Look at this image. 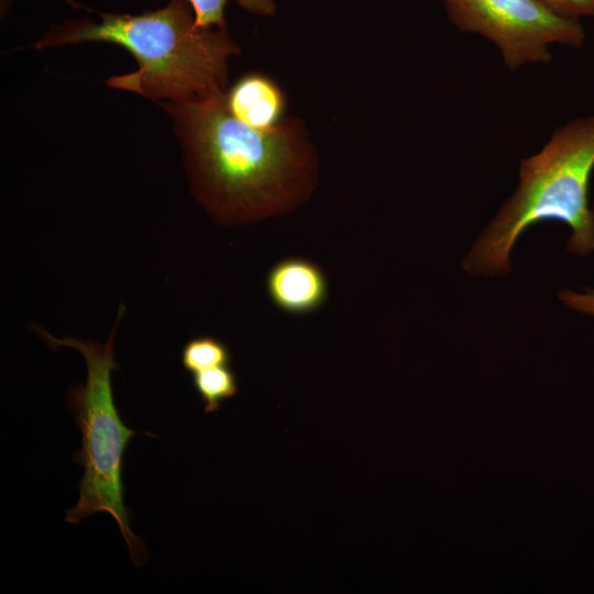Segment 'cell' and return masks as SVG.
<instances>
[{
    "label": "cell",
    "instance_id": "52a82bcc",
    "mask_svg": "<svg viewBox=\"0 0 594 594\" xmlns=\"http://www.w3.org/2000/svg\"><path fill=\"white\" fill-rule=\"evenodd\" d=\"M224 103L237 120L261 131L278 128L285 108L279 88L260 74L240 78L224 95Z\"/></svg>",
    "mask_w": 594,
    "mask_h": 594
},
{
    "label": "cell",
    "instance_id": "8fae6325",
    "mask_svg": "<svg viewBox=\"0 0 594 594\" xmlns=\"http://www.w3.org/2000/svg\"><path fill=\"white\" fill-rule=\"evenodd\" d=\"M557 14L579 20L581 16H594V0H541Z\"/></svg>",
    "mask_w": 594,
    "mask_h": 594
},
{
    "label": "cell",
    "instance_id": "7c38bea8",
    "mask_svg": "<svg viewBox=\"0 0 594 594\" xmlns=\"http://www.w3.org/2000/svg\"><path fill=\"white\" fill-rule=\"evenodd\" d=\"M558 296L569 308L594 317V288H585L583 292L564 289Z\"/></svg>",
    "mask_w": 594,
    "mask_h": 594
},
{
    "label": "cell",
    "instance_id": "9c48e42d",
    "mask_svg": "<svg viewBox=\"0 0 594 594\" xmlns=\"http://www.w3.org/2000/svg\"><path fill=\"white\" fill-rule=\"evenodd\" d=\"M231 350L226 342L213 336L189 339L180 352L183 369L191 375L207 369L230 365Z\"/></svg>",
    "mask_w": 594,
    "mask_h": 594
},
{
    "label": "cell",
    "instance_id": "5b68a950",
    "mask_svg": "<svg viewBox=\"0 0 594 594\" xmlns=\"http://www.w3.org/2000/svg\"><path fill=\"white\" fill-rule=\"evenodd\" d=\"M441 1L460 30L495 43L510 69L549 62L553 43L580 47L584 42L579 20L557 14L541 0Z\"/></svg>",
    "mask_w": 594,
    "mask_h": 594
},
{
    "label": "cell",
    "instance_id": "6da1fadb",
    "mask_svg": "<svg viewBox=\"0 0 594 594\" xmlns=\"http://www.w3.org/2000/svg\"><path fill=\"white\" fill-rule=\"evenodd\" d=\"M168 110L199 197L218 220L244 223L279 215L306 195L308 161L286 128L248 127L228 111L221 91Z\"/></svg>",
    "mask_w": 594,
    "mask_h": 594
},
{
    "label": "cell",
    "instance_id": "ba28073f",
    "mask_svg": "<svg viewBox=\"0 0 594 594\" xmlns=\"http://www.w3.org/2000/svg\"><path fill=\"white\" fill-rule=\"evenodd\" d=\"M193 385L204 406L212 414L239 393V382L230 365L207 369L193 374Z\"/></svg>",
    "mask_w": 594,
    "mask_h": 594
},
{
    "label": "cell",
    "instance_id": "277c9868",
    "mask_svg": "<svg viewBox=\"0 0 594 594\" xmlns=\"http://www.w3.org/2000/svg\"><path fill=\"white\" fill-rule=\"evenodd\" d=\"M124 311L121 305L113 329L105 343L74 337L56 338L38 326L34 331L53 350L68 346L81 353L87 365L85 384L67 391L66 406L81 432V446L74 461L84 469L78 482L77 504L66 510L65 521L78 524L96 513H107L116 519L130 557L136 566L146 561L143 540L130 528L131 515L124 504L122 483L123 454L138 431L128 428L119 416L111 385V373L119 367L114 361L113 338Z\"/></svg>",
    "mask_w": 594,
    "mask_h": 594
},
{
    "label": "cell",
    "instance_id": "8992f818",
    "mask_svg": "<svg viewBox=\"0 0 594 594\" xmlns=\"http://www.w3.org/2000/svg\"><path fill=\"white\" fill-rule=\"evenodd\" d=\"M265 289L272 304L290 316L318 311L329 297V280L323 268L305 257H286L271 266Z\"/></svg>",
    "mask_w": 594,
    "mask_h": 594
},
{
    "label": "cell",
    "instance_id": "30bf717a",
    "mask_svg": "<svg viewBox=\"0 0 594 594\" xmlns=\"http://www.w3.org/2000/svg\"><path fill=\"white\" fill-rule=\"evenodd\" d=\"M195 13L196 23L200 28L224 29V8L229 0H188ZM245 10L260 14L275 13L273 0H235Z\"/></svg>",
    "mask_w": 594,
    "mask_h": 594
},
{
    "label": "cell",
    "instance_id": "7a4b0ae2",
    "mask_svg": "<svg viewBox=\"0 0 594 594\" xmlns=\"http://www.w3.org/2000/svg\"><path fill=\"white\" fill-rule=\"evenodd\" d=\"M98 22L77 20L51 29L33 46L44 48L81 42L124 47L138 70L113 76L108 85L152 100L174 103L220 92L227 59L237 48L224 29L200 28L188 0H169L140 14L99 13Z\"/></svg>",
    "mask_w": 594,
    "mask_h": 594
},
{
    "label": "cell",
    "instance_id": "3957f363",
    "mask_svg": "<svg viewBox=\"0 0 594 594\" xmlns=\"http://www.w3.org/2000/svg\"><path fill=\"white\" fill-rule=\"evenodd\" d=\"M593 169L594 116L557 128L537 154L520 162L518 188L464 257V270L487 276L508 273L510 252L520 234L549 220L569 227L570 253H593L594 209L588 199Z\"/></svg>",
    "mask_w": 594,
    "mask_h": 594
}]
</instances>
